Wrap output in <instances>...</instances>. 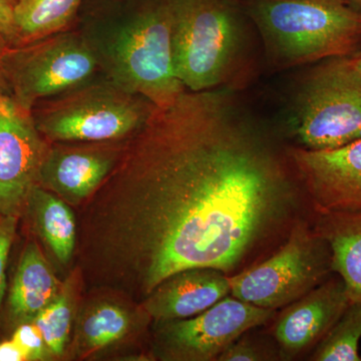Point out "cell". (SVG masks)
Instances as JSON below:
<instances>
[{
	"label": "cell",
	"instance_id": "cell-1",
	"mask_svg": "<svg viewBox=\"0 0 361 361\" xmlns=\"http://www.w3.org/2000/svg\"><path fill=\"white\" fill-rule=\"evenodd\" d=\"M90 196L85 261L146 298L180 271L229 276L297 204L284 157L226 89L155 106Z\"/></svg>",
	"mask_w": 361,
	"mask_h": 361
},
{
	"label": "cell",
	"instance_id": "cell-2",
	"mask_svg": "<svg viewBox=\"0 0 361 361\" xmlns=\"http://www.w3.org/2000/svg\"><path fill=\"white\" fill-rule=\"evenodd\" d=\"M238 2L278 70L353 56L361 47V13L343 0Z\"/></svg>",
	"mask_w": 361,
	"mask_h": 361
},
{
	"label": "cell",
	"instance_id": "cell-3",
	"mask_svg": "<svg viewBox=\"0 0 361 361\" xmlns=\"http://www.w3.org/2000/svg\"><path fill=\"white\" fill-rule=\"evenodd\" d=\"M176 75L190 92L230 89L247 61L238 0H170Z\"/></svg>",
	"mask_w": 361,
	"mask_h": 361
},
{
	"label": "cell",
	"instance_id": "cell-4",
	"mask_svg": "<svg viewBox=\"0 0 361 361\" xmlns=\"http://www.w3.org/2000/svg\"><path fill=\"white\" fill-rule=\"evenodd\" d=\"M289 130L307 149H331L361 139V73L353 56L318 61L297 87Z\"/></svg>",
	"mask_w": 361,
	"mask_h": 361
},
{
	"label": "cell",
	"instance_id": "cell-5",
	"mask_svg": "<svg viewBox=\"0 0 361 361\" xmlns=\"http://www.w3.org/2000/svg\"><path fill=\"white\" fill-rule=\"evenodd\" d=\"M110 68L116 87L158 108L186 90L173 61L170 0L151 4L118 32L110 49Z\"/></svg>",
	"mask_w": 361,
	"mask_h": 361
},
{
	"label": "cell",
	"instance_id": "cell-6",
	"mask_svg": "<svg viewBox=\"0 0 361 361\" xmlns=\"http://www.w3.org/2000/svg\"><path fill=\"white\" fill-rule=\"evenodd\" d=\"M329 247L305 221L292 225L284 245L262 263L230 276L231 295L258 307H286L326 280Z\"/></svg>",
	"mask_w": 361,
	"mask_h": 361
},
{
	"label": "cell",
	"instance_id": "cell-7",
	"mask_svg": "<svg viewBox=\"0 0 361 361\" xmlns=\"http://www.w3.org/2000/svg\"><path fill=\"white\" fill-rule=\"evenodd\" d=\"M155 109L120 87H90L47 106L35 120L39 132L56 141L103 142L133 135Z\"/></svg>",
	"mask_w": 361,
	"mask_h": 361
},
{
	"label": "cell",
	"instance_id": "cell-8",
	"mask_svg": "<svg viewBox=\"0 0 361 361\" xmlns=\"http://www.w3.org/2000/svg\"><path fill=\"white\" fill-rule=\"evenodd\" d=\"M16 102L28 109L85 82L97 68L96 54L75 35H61L4 59Z\"/></svg>",
	"mask_w": 361,
	"mask_h": 361
},
{
	"label": "cell",
	"instance_id": "cell-9",
	"mask_svg": "<svg viewBox=\"0 0 361 361\" xmlns=\"http://www.w3.org/2000/svg\"><path fill=\"white\" fill-rule=\"evenodd\" d=\"M274 315L275 310L226 296L200 314L163 322V351L169 360H218L233 342Z\"/></svg>",
	"mask_w": 361,
	"mask_h": 361
},
{
	"label": "cell",
	"instance_id": "cell-10",
	"mask_svg": "<svg viewBox=\"0 0 361 361\" xmlns=\"http://www.w3.org/2000/svg\"><path fill=\"white\" fill-rule=\"evenodd\" d=\"M45 155L27 110L0 94V216H18L39 180Z\"/></svg>",
	"mask_w": 361,
	"mask_h": 361
},
{
	"label": "cell",
	"instance_id": "cell-11",
	"mask_svg": "<svg viewBox=\"0 0 361 361\" xmlns=\"http://www.w3.org/2000/svg\"><path fill=\"white\" fill-rule=\"evenodd\" d=\"M286 157L315 211H361V139L319 151L292 147Z\"/></svg>",
	"mask_w": 361,
	"mask_h": 361
},
{
	"label": "cell",
	"instance_id": "cell-12",
	"mask_svg": "<svg viewBox=\"0 0 361 361\" xmlns=\"http://www.w3.org/2000/svg\"><path fill=\"white\" fill-rule=\"evenodd\" d=\"M350 304L341 277L330 278L289 304L277 318L273 336L287 360L316 348Z\"/></svg>",
	"mask_w": 361,
	"mask_h": 361
},
{
	"label": "cell",
	"instance_id": "cell-13",
	"mask_svg": "<svg viewBox=\"0 0 361 361\" xmlns=\"http://www.w3.org/2000/svg\"><path fill=\"white\" fill-rule=\"evenodd\" d=\"M231 292L230 276L213 268L176 273L147 297L145 310L161 322L187 319L208 310Z\"/></svg>",
	"mask_w": 361,
	"mask_h": 361
},
{
	"label": "cell",
	"instance_id": "cell-14",
	"mask_svg": "<svg viewBox=\"0 0 361 361\" xmlns=\"http://www.w3.org/2000/svg\"><path fill=\"white\" fill-rule=\"evenodd\" d=\"M116 157L102 152H51L45 155L39 180L70 200H82L104 182Z\"/></svg>",
	"mask_w": 361,
	"mask_h": 361
},
{
	"label": "cell",
	"instance_id": "cell-15",
	"mask_svg": "<svg viewBox=\"0 0 361 361\" xmlns=\"http://www.w3.org/2000/svg\"><path fill=\"white\" fill-rule=\"evenodd\" d=\"M315 212L313 230L329 247L332 272L345 285L350 303L361 302V211Z\"/></svg>",
	"mask_w": 361,
	"mask_h": 361
},
{
	"label": "cell",
	"instance_id": "cell-16",
	"mask_svg": "<svg viewBox=\"0 0 361 361\" xmlns=\"http://www.w3.org/2000/svg\"><path fill=\"white\" fill-rule=\"evenodd\" d=\"M59 285L35 242L26 245L16 270L9 307L16 319L27 322L58 297Z\"/></svg>",
	"mask_w": 361,
	"mask_h": 361
},
{
	"label": "cell",
	"instance_id": "cell-17",
	"mask_svg": "<svg viewBox=\"0 0 361 361\" xmlns=\"http://www.w3.org/2000/svg\"><path fill=\"white\" fill-rule=\"evenodd\" d=\"M26 205L52 253L61 263H68L77 241V224L70 207L37 185L30 191Z\"/></svg>",
	"mask_w": 361,
	"mask_h": 361
},
{
	"label": "cell",
	"instance_id": "cell-18",
	"mask_svg": "<svg viewBox=\"0 0 361 361\" xmlns=\"http://www.w3.org/2000/svg\"><path fill=\"white\" fill-rule=\"evenodd\" d=\"M82 0H18L14 4L18 32L27 37L56 32L70 21Z\"/></svg>",
	"mask_w": 361,
	"mask_h": 361
},
{
	"label": "cell",
	"instance_id": "cell-19",
	"mask_svg": "<svg viewBox=\"0 0 361 361\" xmlns=\"http://www.w3.org/2000/svg\"><path fill=\"white\" fill-rule=\"evenodd\" d=\"M361 302H353L316 346L311 360L361 361Z\"/></svg>",
	"mask_w": 361,
	"mask_h": 361
},
{
	"label": "cell",
	"instance_id": "cell-20",
	"mask_svg": "<svg viewBox=\"0 0 361 361\" xmlns=\"http://www.w3.org/2000/svg\"><path fill=\"white\" fill-rule=\"evenodd\" d=\"M129 326V315L123 308L113 304H104L85 318L82 336L90 348H106L122 338Z\"/></svg>",
	"mask_w": 361,
	"mask_h": 361
},
{
	"label": "cell",
	"instance_id": "cell-21",
	"mask_svg": "<svg viewBox=\"0 0 361 361\" xmlns=\"http://www.w3.org/2000/svg\"><path fill=\"white\" fill-rule=\"evenodd\" d=\"M71 310L65 296H58L39 311L32 322L44 337L49 353L61 355L70 334Z\"/></svg>",
	"mask_w": 361,
	"mask_h": 361
},
{
	"label": "cell",
	"instance_id": "cell-22",
	"mask_svg": "<svg viewBox=\"0 0 361 361\" xmlns=\"http://www.w3.org/2000/svg\"><path fill=\"white\" fill-rule=\"evenodd\" d=\"M13 339L23 349L27 360H44L49 350L44 337L33 322H23L20 325L14 332Z\"/></svg>",
	"mask_w": 361,
	"mask_h": 361
},
{
	"label": "cell",
	"instance_id": "cell-23",
	"mask_svg": "<svg viewBox=\"0 0 361 361\" xmlns=\"http://www.w3.org/2000/svg\"><path fill=\"white\" fill-rule=\"evenodd\" d=\"M264 346L248 336H242L233 342L218 358L219 361H260L273 360Z\"/></svg>",
	"mask_w": 361,
	"mask_h": 361
},
{
	"label": "cell",
	"instance_id": "cell-24",
	"mask_svg": "<svg viewBox=\"0 0 361 361\" xmlns=\"http://www.w3.org/2000/svg\"><path fill=\"white\" fill-rule=\"evenodd\" d=\"M16 216H7L0 220V305L6 287V266L9 252L16 234Z\"/></svg>",
	"mask_w": 361,
	"mask_h": 361
},
{
	"label": "cell",
	"instance_id": "cell-25",
	"mask_svg": "<svg viewBox=\"0 0 361 361\" xmlns=\"http://www.w3.org/2000/svg\"><path fill=\"white\" fill-rule=\"evenodd\" d=\"M16 32L13 0H0V37H11Z\"/></svg>",
	"mask_w": 361,
	"mask_h": 361
},
{
	"label": "cell",
	"instance_id": "cell-26",
	"mask_svg": "<svg viewBox=\"0 0 361 361\" xmlns=\"http://www.w3.org/2000/svg\"><path fill=\"white\" fill-rule=\"evenodd\" d=\"M27 360L25 353L13 339L0 343V361Z\"/></svg>",
	"mask_w": 361,
	"mask_h": 361
},
{
	"label": "cell",
	"instance_id": "cell-27",
	"mask_svg": "<svg viewBox=\"0 0 361 361\" xmlns=\"http://www.w3.org/2000/svg\"><path fill=\"white\" fill-rule=\"evenodd\" d=\"M348 6L361 13V0H343Z\"/></svg>",
	"mask_w": 361,
	"mask_h": 361
},
{
	"label": "cell",
	"instance_id": "cell-28",
	"mask_svg": "<svg viewBox=\"0 0 361 361\" xmlns=\"http://www.w3.org/2000/svg\"><path fill=\"white\" fill-rule=\"evenodd\" d=\"M353 63H355V68L361 73V51L353 56Z\"/></svg>",
	"mask_w": 361,
	"mask_h": 361
}]
</instances>
